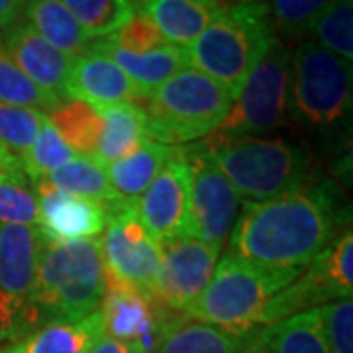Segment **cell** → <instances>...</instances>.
<instances>
[{"label": "cell", "instance_id": "cell-1", "mask_svg": "<svg viewBox=\"0 0 353 353\" xmlns=\"http://www.w3.org/2000/svg\"><path fill=\"white\" fill-rule=\"evenodd\" d=\"M332 183L245 202L228 238V255L269 269H304L343 230Z\"/></svg>", "mask_w": 353, "mask_h": 353}, {"label": "cell", "instance_id": "cell-2", "mask_svg": "<svg viewBox=\"0 0 353 353\" xmlns=\"http://www.w3.org/2000/svg\"><path fill=\"white\" fill-rule=\"evenodd\" d=\"M106 269L101 238L50 241L43 238L34 294L32 332L50 322H73L101 308Z\"/></svg>", "mask_w": 353, "mask_h": 353}, {"label": "cell", "instance_id": "cell-3", "mask_svg": "<svg viewBox=\"0 0 353 353\" xmlns=\"http://www.w3.org/2000/svg\"><path fill=\"white\" fill-rule=\"evenodd\" d=\"M304 269H269L224 255L187 318L208 324L240 340L267 326V310Z\"/></svg>", "mask_w": 353, "mask_h": 353}, {"label": "cell", "instance_id": "cell-4", "mask_svg": "<svg viewBox=\"0 0 353 353\" xmlns=\"http://www.w3.org/2000/svg\"><path fill=\"white\" fill-rule=\"evenodd\" d=\"M279 36L265 2L226 4L187 50L189 65L236 99L243 81Z\"/></svg>", "mask_w": 353, "mask_h": 353}, {"label": "cell", "instance_id": "cell-5", "mask_svg": "<svg viewBox=\"0 0 353 353\" xmlns=\"http://www.w3.org/2000/svg\"><path fill=\"white\" fill-rule=\"evenodd\" d=\"M241 202H261L314 185L306 150L281 138H245L204 145Z\"/></svg>", "mask_w": 353, "mask_h": 353}, {"label": "cell", "instance_id": "cell-6", "mask_svg": "<svg viewBox=\"0 0 353 353\" xmlns=\"http://www.w3.org/2000/svg\"><path fill=\"white\" fill-rule=\"evenodd\" d=\"M141 102L152 141L175 148L210 136L230 112L234 97L214 79L187 67Z\"/></svg>", "mask_w": 353, "mask_h": 353}, {"label": "cell", "instance_id": "cell-7", "mask_svg": "<svg viewBox=\"0 0 353 353\" xmlns=\"http://www.w3.org/2000/svg\"><path fill=\"white\" fill-rule=\"evenodd\" d=\"M352 61L303 41L290 53L287 114L304 126L326 128L352 110Z\"/></svg>", "mask_w": 353, "mask_h": 353}, {"label": "cell", "instance_id": "cell-8", "mask_svg": "<svg viewBox=\"0 0 353 353\" xmlns=\"http://www.w3.org/2000/svg\"><path fill=\"white\" fill-rule=\"evenodd\" d=\"M289 69L290 51L277 38L243 81L222 124L201 143L218 145L236 139L261 138L283 126L287 118Z\"/></svg>", "mask_w": 353, "mask_h": 353}, {"label": "cell", "instance_id": "cell-9", "mask_svg": "<svg viewBox=\"0 0 353 353\" xmlns=\"http://www.w3.org/2000/svg\"><path fill=\"white\" fill-rule=\"evenodd\" d=\"M43 236L36 226L0 224V341L32 334V294Z\"/></svg>", "mask_w": 353, "mask_h": 353}, {"label": "cell", "instance_id": "cell-10", "mask_svg": "<svg viewBox=\"0 0 353 353\" xmlns=\"http://www.w3.org/2000/svg\"><path fill=\"white\" fill-rule=\"evenodd\" d=\"M352 292L353 234L352 224H347L324 252L304 267L296 281L273 299L267 310V326L310 308L352 299Z\"/></svg>", "mask_w": 353, "mask_h": 353}, {"label": "cell", "instance_id": "cell-11", "mask_svg": "<svg viewBox=\"0 0 353 353\" xmlns=\"http://www.w3.org/2000/svg\"><path fill=\"white\" fill-rule=\"evenodd\" d=\"M190 179L189 236L224 248L243 202L201 143L181 145Z\"/></svg>", "mask_w": 353, "mask_h": 353}, {"label": "cell", "instance_id": "cell-12", "mask_svg": "<svg viewBox=\"0 0 353 353\" xmlns=\"http://www.w3.org/2000/svg\"><path fill=\"white\" fill-rule=\"evenodd\" d=\"M161 261L155 299L167 310L185 316L206 290L220 259V248L192 236L159 241Z\"/></svg>", "mask_w": 353, "mask_h": 353}, {"label": "cell", "instance_id": "cell-13", "mask_svg": "<svg viewBox=\"0 0 353 353\" xmlns=\"http://www.w3.org/2000/svg\"><path fill=\"white\" fill-rule=\"evenodd\" d=\"M101 250L108 277L155 296L161 250L159 241L141 224L134 206L108 218L101 236Z\"/></svg>", "mask_w": 353, "mask_h": 353}, {"label": "cell", "instance_id": "cell-14", "mask_svg": "<svg viewBox=\"0 0 353 353\" xmlns=\"http://www.w3.org/2000/svg\"><path fill=\"white\" fill-rule=\"evenodd\" d=\"M141 224L157 241L189 236L190 179L181 145L134 204Z\"/></svg>", "mask_w": 353, "mask_h": 353}, {"label": "cell", "instance_id": "cell-15", "mask_svg": "<svg viewBox=\"0 0 353 353\" xmlns=\"http://www.w3.org/2000/svg\"><path fill=\"white\" fill-rule=\"evenodd\" d=\"M161 308L163 306L153 294L106 275V289L101 303L106 336L139 343L152 353L161 332L169 324L163 322Z\"/></svg>", "mask_w": 353, "mask_h": 353}, {"label": "cell", "instance_id": "cell-16", "mask_svg": "<svg viewBox=\"0 0 353 353\" xmlns=\"http://www.w3.org/2000/svg\"><path fill=\"white\" fill-rule=\"evenodd\" d=\"M0 48L39 88L48 90L61 102L67 101V77L73 57L53 48L24 18L0 32Z\"/></svg>", "mask_w": 353, "mask_h": 353}, {"label": "cell", "instance_id": "cell-17", "mask_svg": "<svg viewBox=\"0 0 353 353\" xmlns=\"http://www.w3.org/2000/svg\"><path fill=\"white\" fill-rule=\"evenodd\" d=\"M38 196L39 234L50 241H79L101 238L110 212L99 202L71 196L41 181L32 183Z\"/></svg>", "mask_w": 353, "mask_h": 353}, {"label": "cell", "instance_id": "cell-18", "mask_svg": "<svg viewBox=\"0 0 353 353\" xmlns=\"http://www.w3.org/2000/svg\"><path fill=\"white\" fill-rule=\"evenodd\" d=\"M148 94L101 53L87 51L73 59L67 77V101H83L92 106L118 102H141Z\"/></svg>", "mask_w": 353, "mask_h": 353}, {"label": "cell", "instance_id": "cell-19", "mask_svg": "<svg viewBox=\"0 0 353 353\" xmlns=\"http://www.w3.org/2000/svg\"><path fill=\"white\" fill-rule=\"evenodd\" d=\"M88 51L101 53L114 61L148 97L155 88L161 87L167 79L190 67L187 50L173 43H167L163 48L148 53H130L102 38L90 41Z\"/></svg>", "mask_w": 353, "mask_h": 353}, {"label": "cell", "instance_id": "cell-20", "mask_svg": "<svg viewBox=\"0 0 353 353\" xmlns=\"http://www.w3.org/2000/svg\"><path fill=\"white\" fill-rule=\"evenodd\" d=\"M238 341L257 353H330L318 308L283 318Z\"/></svg>", "mask_w": 353, "mask_h": 353}, {"label": "cell", "instance_id": "cell-21", "mask_svg": "<svg viewBox=\"0 0 353 353\" xmlns=\"http://www.w3.org/2000/svg\"><path fill=\"white\" fill-rule=\"evenodd\" d=\"M104 122L101 143L94 153V161L102 167L114 163L139 150L145 141H152L150 122L138 102H118L97 106Z\"/></svg>", "mask_w": 353, "mask_h": 353}, {"label": "cell", "instance_id": "cell-22", "mask_svg": "<svg viewBox=\"0 0 353 353\" xmlns=\"http://www.w3.org/2000/svg\"><path fill=\"white\" fill-rule=\"evenodd\" d=\"M167 43L189 48L222 8L220 0H145L138 6Z\"/></svg>", "mask_w": 353, "mask_h": 353}, {"label": "cell", "instance_id": "cell-23", "mask_svg": "<svg viewBox=\"0 0 353 353\" xmlns=\"http://www.w3.org/2000/svg\"><path fill=\"white\" fill-rule=\"evenodd\" d=\"M104 336L101 308L73 322H50L0 353H88Z\"/></svg>", "mask_w": 353, "mask_h": 353}, {"label": "cell", "instance_id": "cell-24", "mask_svg": "<svg viewBox=\"0 0 353 353\" xmlns=\"http://www.w3.org/2000/svg\"><path fill=\"white\" fill-rule=\"evenodd\" d=\"M173 152H175L173 145H165L159 141H145L139 150L130 153L128 157L106 165L104 171L118 199L134 206L155 181V176L159 175L165 163L171 159Z\"/></svg>", "mask_w": 353, "mask_h": 353}, {"label": "cell", "instance_id": "cell-25", "mask_svg": "<svg viewBox=\"0 0 353 353\" xmlns=\"http://www.w3.org/2000/svg\"><path fill=\"white\" fill-rule=\"evenodd\" d=\"M39 181L65 194L99 202L110 212V216L130 208V204L120 201L112 190L104 167L85 155H75L59 169H55L51 175Z\"/></svg>", "mask_w": 353, "mask_h": 353}, {"label": "cell", "instance_id": "cell-26", "mask_svg": "<svg viewBox=\"0 0 353 353\" xmlns=\"http://www.w3.org/2000/svg\"><path fill=\"white\" fill-rule=\"evenodd\" d=\"M22 18L53 48L73 59L87 53L92 41L61 0H26Z\"/></svg>", "mask_w": 353, "mask_h": 353}, {"label": "cell", "instance_id": "cell-27", "mask_svg": "<svg viewBox=\"0 0 353 353\" xmlns=\"http://www.w3.org/2000/svg\"><path fill=\"white\" fill-rule=\"evenodd\" d=\"M152 353H241L240 341L192 318L171 320Z\"/></svg>", "mask_w": 353, "mask_h": 353}, {"label": "cell", "instance_id": "cell-28", "mask_svg": "<svg viewBox=\"0 0 353 353\" xmlns=\"http://www.w3.org/2000/svg\"><path fill=\"white\" fill-rule=\"evenodd\" d=\"M48 118L77 155L94 157L104 130L97 106L83 101H65Z\"/></svg>", "mask_w": 353, "mask_h": 353}, {"label": "cell", "instance_id": "cell-29", "mask_svg": "<svg viewBox=\"0 0 353 353\" xmlns=\"http://www.w3.org/2000/svg\"><path fill=\"white\" fill-rule=\"evenodd\" d=\"M90 39L108 38L136 10L130 0H61Z\"/></svg>", "mask_w": 353, "mask_h": 353}, {"label": "cell", "instance_id": "cell-30", "mask_svg": "<svg viewBox=\"0 0 353 353\" xmlns=\"http://www.w3.org/2000/svg\"><path fill=\"white\" fill-rule=\"evenodd\" d=\"M0 102L32 108L46 116H50L61 104L59 99L39 88L32 79H28L2 48H0Z\"/></svg>", "mask_w": 353, "mask_h": 353}, {"label": "cell", "instance_id": "cell-31", "mask_svg": "<svg viewBox=\"0 0 353 353\" xmlns=\"http://www.w3.org/2000/svg\"><path fill=\"white\" fill-rule=\"evenodd\" d=\"M75 155L77 153L65 143L63 138L59 136V132L53 128L50 118L46 116L38 136L22 159V171L32 183H36L39 179H46L48 175H51L55 169H59L61 165L67 163L69 159H73Z\"/></svg>", "mask_w": 353, "mask_h": 353}, {"label": "cell", "instance_id": "cell-32", "mask_svg": "<svg viewBox=\"0 0 353 353\" xmlns=\"http://www.w3.org/2000/svg\"><path fill=\"white\" fill-rule=\"evenodd\" d=\"M46 114L0 102V148L16 157L20 165L38 136Z\"/></svg>", "mask_w": 353, "mask_h": 353}, {"label": "cell", "instance_id": "cell-33", "mask_svg": "<svg viewBox=\"0 0 353 353\" xmlns=\"http://www.w3.org/2000/svg\"><path fill=\"white\" fill-rule=\"evenodd\" d=\"M38 196L32 181L24 175H0V224L36 226Z\"/></svg>", "mask_w": 353, "mask_h": 353}, {"label": "cell", "instance_id": "cell-34", "mask_svg": "<svg viewBox=\"0 0 353 353\" xmlns=\"http://www.w3.org/2000/svg\"><path fill=\"white\" fill-rule=\"evenodd\" d=\"M316 43L352 61L353 57V0H334L312 28Z\"/></svg>", "mask_w": 353, "mask_h": 353}, {"label": "cell", "instance_id": "cell-35", "mask_svg": "<svg viewBox=\"0 0 353 353\" xmlns=\"http://www.w3.org/2000/svg\"><path fill=\"white\" fill-rule=\"evenodd\" d=\"M334 0H271L267 4L275 34L296 39L312 32L318 18Z\"/></svg>", "mask_w": 353, "mask_h": 353}, {"label": "cell", "instance_id": "cell-36", "mask_svg": "<svg viewBox=\"0 0 353 353\" xmlns=\"http://www.w3.org/2000/svg\"><path fill=\"white\" fill-rule=\"evenodd\" d=\"M104 39L120 50L130 51V53H148V51H155L167 46V39L161 36L157 26L153 24L139 8L134 10L132 18L126 24L118 28L114 34Z\"/></svg>", "mask_w": 353, "mask_h": 353}, {"label": "cell", "instance_id": "cell-37", "mask_svg": "<svg viewBox=\"0 0 353 353\" xmlns=\"http://www.w3.org/2000/svg\"><path fill=\"white\" fill-rule=\"evenodd\" d=\"M330 353H353V301L341 299L318 306Z\"/></svg>", "mask_w": 353, "mask_h": 353}, {"label": "cell", "instance_id": "cell-38", "mask_svg": "<svg viewBox=\"0 0 353 353\" xmlns=\"http://www.w3.org/2000/svg\"><path fill=\"white\" fill-rule=\"evenodd\" d=\"M88 353H150L143 345L134 343V341H122L110 338V336H102L101 340L92 345V350Z\"/></svg>", "mask_w": 353, "mask_h": 353}, {"label": "cell", "instance_id": "cell-39", "mask_svg": "<svg viewBox=\"0 0 353 353\" xmlns=\"http://www.w3.org/2000/svg\"><path fill=\"white\" fill-rule=\"evenodd\" d=\"M26 0H0V32L24 16Z\"/></svg>", "mask_w": 353, "mask_h": 353}, {"label": "cell", "instance_id": "cell-40", "mask_svg": "<svg viewBox=\"0 0 353 353\" xmlns=\"http://www.w3.org/2000/svg\"><path fill=\"white\" fill-rule=\"evenodd\" d=\"M222 6L226 4H255V2H263V0H220Z\"/></svg>", "mask_w": 353, "mask_h": 353}, {"label": "cell", "instance_id": "cell-41", "mask_svg": "<svg viewBox=\"0 0 353 353\" xmlns=\"http://www.w3.org/2000/svg\"><path fill=\"white\" fill-rule=\"evenodd\" d=\"M240 350H241V353H257V352H255V350H252V347L243 345V343H240Z\"/></svg>", "mask_w": 353, "mask_h": 353}, {"label": "cell", "instance_id": "cell-42", "mask_svg": "<svg viewBox=\"0 0 353 353\" xmlns=\"http://www.w3.org/2000/svg\"><path fill=\"white\" fill-rule=\"evenodd\" d=\"M130 2H132V4H134L136 8H138V6H141V4H143L145 0H130Z\"/></svg>", "mask_w": 353, "mask_h": 353}]
</instances>
